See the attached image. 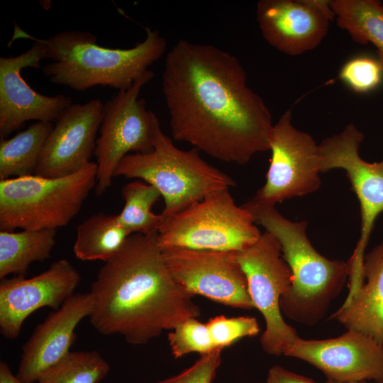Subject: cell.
Returning <instances> with one entry per match:
<instances>
[{
  "label": "cell",
  "instance_id": "obj_13",
  "mask_svg": "<svg viewBox=\"0 0 383 383\" xmlns=\"http://www.w3.org/2000/svg\"><path fill=\"white\" fill-rule=\"evenodd\" d=\"M17 26V25H16ZM15 26L14 38L34 40L25 52L14 57H0V138L21 128L28 121L55 122L72 104L63 94L45 96L35 91L21 76L26 67L39 68L44 58L42 44L34 37Z\"/></svg>",
  "mask_w": 383,
  "mask_h": 383
},
{
  "label": "cell",
  "instance_id": "obj_24",
  "mask_svg": "<svg viewBox=\"0 0 383 383\" xmlns=\"http://www.w3.org/2000/svg\"><path fill=\"white\" fill-rule=\"evenodd\" d=\"M125 201L118 218L131 234L158 232L162 223L161 214L152 211L161 194L153 185L139 180L125 184L121 189Z\"/></svg>",
  "mask_w": 383,
  "mask_h": 383
},
{
  "label": "cell",
  "instance_id": "obj_2",
  "mask_svg": "<svg viewBox=\"0 0 383 383\" xmlns=\"http://www.w3.org/2000/svg\"><path fill=\"white\" fill-rule=\"evenodd\" d=\"M90 292L92 326L144 345L201 309L173 279L165 262L158 232L133 233L99 270Z\"/></svg>",
  "mask_w": 383,
  "mask_h": 383
},
{
  "label": "cell",
  "instance_id": "obj_27",
  "mask_svg": "<svg viewBox=\"0 0 383 383\" xmlns=\"http://www.w3.org/2000/svg\"><path fill=\"white\" fill-rule=\"evenodd\" d=\"M339 79L356 93H369L381 84L383 65L378 59L367 55L356 56L342 66Z\"/></svg>",
  "mask_w": 383,
  "mask_h": 383
},
{
  "label": "cell",
  "instance_id": "obj_30",
  "mask_svg": "<svg viewBox=\"0 0 383 383\" xmlns=\"http://www.w3.org/2000/svg\"><path fill=\"white\" fill-rule=\"evenodd\" d=\"M266 383H317L312 379L294 373L280 365L270 368Z\"/></svg>",
  "mask_w": 383,
  "mask_h": 383
},
{
  "label": "cell",
  "instance_id": "obj_25",
  "mask_svg": "<svg viewBox=\"0 0 383 383\" xmlns=\"http://www.w3.org/2000/svg\"><path fill=\"white\" fill-rule=\"evenodd\" d=\"M110 370L109 363L96 350L70 351L44 372L38 383H99Z\"/></svg>",
  "mask_w": 383,
  "mask_h": 383
},
{
  "label": "cell",
  "instance_id": "obj_28",
  "mask_svg": "<svg viewBox=\"0 0 383 383\" xmlns=\"http://www.w3.org/2000/svg\"><path fill=\"white\" fill-rule=\"evenodd\" d=\"M206 325L216 348L221 349L240 338L257 335L260 332L258 322L252 316L228 318L219 315L211 318Z\"/></svg>",
  "mask_w": 383,
  "mask_h": 383
},
{
  "label": "cell",
  "instance_id": "obj_18",
  "mask_svg": "<svg viewBox=\"0 0 383 383\" xmlns=\"http://www.w3.org/2000/svg\"><path fill=\"white\" fill-rule=\"evenodd\" d=\"M93 305L90 292L74 294L39 323L23 347L16 377L23 383L37 382L62 360L71 351L75 328L90 316Z\"/></svg>",
  "mask_w": 383,
  "mask_h": 383
},
{
  "label": "cell",
  "instance_id": "obj_9",
  "mask_svg": "<svg viewBox=\"0 0 383 383\" xmlns=\"http://www.w3.org/2000/svg\"><path fill=\"white\" fill-rule=\"evenodd\" d=\"M363 133L353 123L318 144L321 172L341 169L346 172L360 206V235L349 260L348 287L355 290L364 283L365 250L377 217L383 213V159L369 162L359 149Z\"/></svg>",
  "mask_w": 383,
  "mask_h": 383
},
{
  "label": "cell",
  "instance_id": "obj_11",
  "mask_svg": "<svg viewBox=\"0 0 383 383\" xmlns=\"http://www.w3.org/2000/svg\"><path fill=\"white\" fill-rule=\"evenodd\" d=\"M271 160L265 184L252 201L275 206L277 203L317 191L321 184L318 144L292 124L286 111L274 123L270 138Z\"/></svg>",
  "mask_w": 383,
  "mask_h": 383
},
{
  "label": "cell",
  "instance_id": "obj_1",
  "mask_svg": "<svg viewBox=\"0 0 383 383\" xmlns=\"http://www.w3.org/2000/svg\"><path fill=\"white\" fill-rule=\"evenodd\" d=\"M162 90L174 140L238 165L270 150V111L229 52L178 40L165 57Z\"/></svg>",
  "mask_w": 383,
  "mask_h": 383
},
{
  "label": "cell",
  "instance_id": "obj_19",
  "mask_svg": "<svg viewBox=\"0 0 383 383\" xmlns=\"http://www.w3.org/2000/svg\"><path fill=\"white\" fill-rule=\"evenodd\" d=\"M364 283L329 319L383 344V240L365 253Z\"/></svg>",
  "mask_w": 383,
  "mask_h": 383
},
{
  "label": "cell",
  "instance_id": "obj_21",
  "mask_svg": "<svg viewBox=\"0 0 383 383\" xmlns=\"http://www.w3.org/2000/svg\"><path fill=\"white\" fill-rule=\"evenodd\" d=\"M337 25L352 40L372 44L383 65V3L378 0H331Z\"/></svg>",
  "mask_w": 383,
  "mask_h": 383
},
{
  "label": "cell",
  "instance_id": "obj_29",
  "mask_svg": "<svg viewBox=\"0 0 383 383\" xmlns=\"http://www.w3.org/2000/svg\"><path fill=\"white\" fill-rule=\"evenodd\" d=\"M222 350L216 348L202 355L187 370L155 383H212L221 362Z\"/></svg>",
  "mask_w": 383,
  "mask_h": 383
},
{
  "label": "cell",
  "instance_id": "obj_12",
  "mask_svg": "<svg viewBox=\"0 0 383 383\" xmlns=\"http://www.w3.org/2000/svg\"><path fill=\"white\" fill-rule=\"evenodd\" d=\"M161 249L172 277L191 296L201 295L240 309L255 308L237 252L182 248Z\"/></svg>",
  "mask_w": 383,
  "mask_h": 383
},
{
  "label": "cell",
  "instance_id": "obj_4",
  "mask_svg": "<svg viewBox=\"0 0 383 383\" xmlns=\"http://www.w3.org/2000/svg\"><path fill=\"white\" fill-rule=\"evenodd\" d=\"M243 206L257 224L279 240L282 256L291 270L293 281L280 299L282 313L304 326L318 323L348 280L347 262L329 260L314 248L306 234V221H292L275 206L251 199Z\"/></svg>",
  "mask_w": 383,
  "mask_h": 383
},
{
  "label": "cell",
  "instance_id": "obj_16",
  "mask_svg": "<svg viewBox=\"0 0 383 383\" xmlns=\"http://www.w3.org/2000/svg\"><path fill=\"white\" fill-rule=\"evenodd\" d=\"M256 16L265 40L292 56L318 46L335 18L325 0H260Z\"/></svg>",
  "mask_w": 383,
  "mask_h": 383
},
{
  "label": "cell",
  "instance_id": "obj_32",
  "mask_svg": "<svg viewBox=\"0 0 383 383\" xmlns=\"http://www.w3.org/2000/svg\"><path fill=\"white\" fill-rule=\"evenodd\" d=\"M324 383H372L368 381H350V382H342L333 379H327Z\"/></svg>",
  "mask_w": 383,
  "mask_h": 383
},
{
  "label": "cell",
  "instance_id": "obj_26",
  "mask_svg": "<svg viewBox=\"0 0 383 383\" xmlns=\"http://www.w3.org/2000/svg\"><path fill=\"white\" fill-rule=\"evenodd\" d=\"M167 339L175 358L192 353L202 355L216 349L206 323L196 318H188L177 325L168 333Z\"/></svg>",
  "mask_w": 383,
  "mask_h": 383
},
{
  "label": "cell",
  "instance_id": "obj_22",
  "mask_svg": "<svg viewBox=\"0 0 383 383\" xmlns=\"http://www.w3.org/2000/svg\"><path fill=\"white\" fill-rule=\"evenodd\" d=\"M131 235L117 215L95 214L77 226L73 250L81 260L106 262Z\"/></svg>",
  "mask_w": 383,
  "mask_h": 383
},
{
  "label": "cell",
  "instance_id": "obj_5",
  "mask_svg": "<svg viewBox=\"0 0 383 383\" xmlns=\"http://www.w3.org/2000/svg\"><path fill=\"white\" fill-rule=\"evenodd\" d=\"M114 177L143 179L156 187L165 201L162 221L213 192L235 186L232 177L202 159L196 148H178L160 126L155 133L153 150L125 156Z\"/></svg>",
  "mask_w": 383,
  "mask_h": 383
},
{
  "label": "cell",
  "instance_id": "obj_15",
  "mask_svg": "<svg viewBox=\"0 0 383 383\" xmlns=\"http://www.w3.org/2000/svg\"><path fill=\"white\" fill-rule=\"evenodd\" d=\"M284 356L309 363L329 379L383 383V344L358 331L322 340L299 337Z\"/></svg>",
  "mask_w": 383,
  "mask_h": 383
},
{
  "label": "cell",
  "instance_id": "obj_31",
  "mask_svg": "<svg viewBox=\"0 0 383 383\" xmlns=\"http://www.w3.org/2000/svg\"><path fill=\"white\" fill-rule=\"evenodd\" d=\"M0 383H23L14 375L10 367L4 361L0 362Z\"/></svg>",
  "mask_w": 383,
  "mask_h": 383
},
{
  "label": "cell",
  "instance_id": "obj_7",
  "mask_svg": "<svg viewBox=\"0 0 383 383\" xmlns=\"http://www.w3.org/2000/svg\"><path fill=\"white\" fill-rule=\"evenodd\" d=\"M262 233L252 213L235 203L229 189L213 192L165 219L158 231L161 248L239 252Z\"/></svg>",
  "mask_w": 383,
  "mask_h": 383
},
{
  "label": "cell",
  "instance_id": "obj_14",
  "mask_svg": "<svg viewBox=\"0 0 383 383\" xmlns=\"http://www.w3.org/2000/svg\"><path fill=\"white\" fill-rule=\"evenodd\" d=\"M81 277L66 259L52 262L31 278L18 275L0 283V331L3 336L16 338L24 321L43 307L57 310L74 294Z\"/></svg>",
  "mask_w": 383,
  "mask_h": 383
},
{
  "label": "cell",
  "instance_id": "obj_10",
  "mask_svg": "<svg viewBox=\"0 0 383 383\" xmlns=\"http://www.w3.org/2000/svg\"><path fill=\"white\" fill-rule=\"evenodd\" d=\"M236 257L246 276L254 307L265 320L260 345L269 355L284 356L299 335L284 321L280 309V299L293 281L280 243L272 233L265 231L253 245L237 252Z\"/></svg>",
  "mask_w": 383,
  "mask_h": 383
},
{
  "label": "cell",
  "instance_id": "obj_20",
  "mask_svg": "<svg viewBox=\"0 0 383 383\" xmlns=\"http://www.w3.org/2000/svg\"><path fill=\"white\" fill-rule=\"evenodd\" d=\"M55 229L0 231V278L24 276L29 265L50 257L56 242Z\"/></svg>",
  "mask_w": 383,
  "mask_h": 383
},
{
  "label": "cell",
  "instance_id": "obj_6",
  "mask_svg": "<svg viewBox=\"0 0 383 383\" xmlns=\"http://www.w3.org/2000/svg\"><path fill=\"white\" fill-rule=\"evenodd\" d=\"M97 165L89 162L65 177L35 174L0 180V229H55L78 213L96 185Z\"/></svg>",
  "mask_w": 383,
  "mask_h": 383
},
{
  "label": "cell",
  "instance_id": "obj_8",
  "mask_svg": "<svg viewBox=\"0 0 383 383\" xmlns=\"http://www.w3.org/2000/svg\"><path fill=\"white\" fill-rule=\"evenodd\" d=\"M154 77L148 70L131 87L118 91L104 104L99 136L94 155L96 158V194H103L112 184L115 170L122 159L130 154L148 153L153 150L158 118L139 98L143 87Z\"/></svg>",
  "mask_w": 383,
  "mask_h": 383
},
{
  "label": "cell",
  "instance_id": "obj_17",
  "mask_svg": "<svg viewBox=\"0 0 383 383\" xmlns=\"http://www.w3.org/2000/svg\"><path fill=\"white\" fill-rule=\"evenodd\" d=\"M104 104L91 99L70 104L55 121L43 145L35 175L55 178L72 174L89 162L99 132Z\"/></svg>",
  "mask_w": 383,
  "mask_h": 383
},
{
  "label": "cell",
  "instance_id": "obj_3",
  "mask_svg": "<svg viewBox=\"0 0 383 383\" xmlns=\"http://www.w3.org/2000/svg\"><path fill=\"white\" fill-rule=\"evenodd\" d=\"M36 39L43 45L45 60H51L43 67L44 75L53 84L78 91L99 85L126 89L150 70L167 48L165 38L150 28L143 41L125 49L100 46L94 34L82 30Z\"/></svg>",
  "mask_w": 383,
  "mask_h": 383
},
{
  "label": "cell",
  "instance_id": "obj_23",
  "mask_svg": "<svg viewBox=\"0 0 383 383\" xmlns=\"http://www.w3.org/2000/svg\"><path fill=\"white\" fill-rule=\"evenodd\" d=\"M52 123L35 121L11 138L0 141V180L35 174Z\"/></svg>",
  "mask_w": 383,
  "mask_h": 383
}]
</instances>
